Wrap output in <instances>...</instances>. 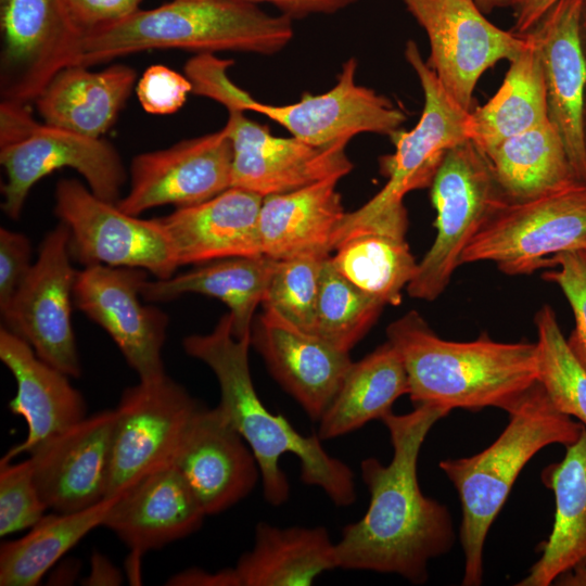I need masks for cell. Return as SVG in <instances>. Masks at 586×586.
<instances>
[{
  "instance_id": "6da1fadb",
  "label": "cell",
  "mask_w": 586,
  "mask_h": 586,
  "mask_svg": "<svg viewBox=\"0 0 586 586\" xmlns=\"http://www.w3.org/2000/svg\"><path fill=\"white\" fill-rule=\"evenodd\" d=\"M450 411L415 406L381 420L393 457L388 464L369 457L360 462L370 501L358 521L342 530L335 543L337 568L397 574L420 585L429 578V562L449 552L456 540L448 508L426 497L418 481V458L428 433Z\"/></svg>"
},
{
  "instance_id": "7a4b0ae2",
  "label": "cell",
  "mask_w": 586,
  "mask_h": 586,
  "mask_svg": "<svg viewBox=\"0 0 586 586\" xmlns=\"http://www.w3.org/2000/svg\"><path fill=\"white\" fill-rule=\"evenodd\" d=\"M251 335L238 339L230 314L224 315L207 334L183 339L186 353L206 364L215 373L220 402L217 408L247 443L260 471L265 499L272 506L284 504L290 485L279 461L282 455L298 458L301 480L320 487L340 507L355 502L354 473L330 456L318 435H303L282 415L268 410L254 387L249 362Z\"/></svg>"
},
{
  "instance_id": "3957f363",
  "label": "cell",
  "mask_w": 586,
  "mask_h": 586,
  "mask_svg": "<svg viewBox=\"0 0 586 586\" xmlns=\"http://www.w3.org/2000/svg\"><path fill=\"white\" fill-rule=\"evenodd\" d=\"M386 334L403 360L415 406L508 412L538 381L536 343L498 342L487 334L444 340L416 310L390 323Z\"/></svg>"
},
{
  "instance_id": "277c9868",
  "label": "cell",
  "mask_w": 586,
  "mask_h": 586,
  "mask_svg": "<svg viewBox=\"0 0 586 586\" xmlns=\"http://www.w3.org/2000/svg\"><path fill=\"white\" fill-rule=\"evenodd\" d=\"M294 37L293 18L243 0H170L84 34L75 65L154 49L271 55Z\"/></svg>"
},
{
  "instance_id": "5b68a950",
  "label": "cell",
  "mask_w": 586,
  "mask_h": 586,
  "mask_svg": "<svg viewBox=\"0 0 586 586\" xmlns=\"http://www.w3.org/2000/svg\"><path fill=\"white\" fill-rule=\"evenodd\" d=\"M508 415L507 426L487 448L470 457L440 461L461 505L459 537L464 553V586L482 584L488 531L525 464L549 445L565 447L574 443L584 429L553 406L538 381Z\"/></svg>"
},
{
  "instance_id": "8992f818",
  "label": "cell",
  "mask_w": 586,
  "mask_h": 586,
  "mask_svg": "<svg viewBox=\"0 0 586 586\" xmlns=\"http://www.w3.org/2000/svg\"><path fill=\"white\" fill-rule=\"evenodd\" d=\"M231 60L198 54L184 67L192 92L227 107L259 113L285 128L292 137L314 146L345 144L364 132L391 136L406 122L405 112L388 98L356 82L357 60L342 65L336 84L328 91L304 93L300 101L272 105L255 100L228 76Z\"/></svg>"
},
{
  "instance_id": "52a82bcc",
  "label": "cell",
  "mask_w": 586,
  "mask_h": 586,
  "mask_svg": "<svg viewBox=\"0 0 586 586\" xmlns=\"http://www.w3.org/2000/svg\"><path fill=\"white\" fill-rule=\"evenodd\" d=\"M405 59L423 92L422 113L413 128L399 129L390 136L394 153L380 158V170L387 181L367 203L345 214L335 237V247L347 237L360 232L406 237L405 195L430 188L445 152L470 139L471 111L461 107L448 94L412 40L406 43Z\"/></svg>"
},
{
  "instance_id": "ba28073f",
  "label": "cell",
  "mask_w": 586,
  "mask_h": 586,
  "mask_svg": "<svg viewBox=\"0 0 586 586\" xmlns=\"http://www.w3.org/2000/svg\"><path fill=\"white\" fill-rule=\"evenodd\" d=\"M0 163L2 211L12 219L22 213L36 182L65 167L77 170L98 198L116 204L127 174L115 148L102 138L37 122L27 105L1 101Z\"/></svg>"
},
{
  "instance_id": "9c48e42d",
  "label": "cell",
  "mask_w": 586,
  "mask_h": 586,
  "mask_svg": "<svg viewBox=\"0 0 586 586\" xmlns=\"http://www.w3.org/2000/svg\"><path fill=\"white\" fill-rule=\"evenodd\" d=\"M430 189L436 235L406 288L411 297L428 302L445 291L469 242L508 201L488 158L470 139L445 152Z\"/></svg>"
},
{
  "instance_id": "30bf717a",
  "label": "cell",
  "mask_w": 586,
  "mask_h": 586,
  "mask_svg": "<svg viewBox=\"0 0 586 586\" xmlns=\"http://www.w3.org/2000/svg\"><path fill=\"white\" fill-rule=\"evenodd\" d=\"M586 250V184L523 201L502 203L461 254L460 266L494 262L510 276L550 267L549 258Z\"/></svg>"
},
{
  "instance_id": "8fae6325",
  "label": "cell",
  "mask_w": 586,
  "mask_h": 586,
  "mask_svg": "<svg viewBox=\"0 0 586 586\" xmlns=\"http://www.w3.org/2000/svg\"><path fill=\"white\" fill-rule=\"evenodd\" d=\"M54 196V213L69 229L71 256L81 265L141 268L156 279L173 277L179 267L158 218L129 215L76 179L59 180Z\"/></svg>"
},
{
  "instance_id": "7c38bea8",
  "label": "cell",
  "mask_w": 586,
  "mask_h": 586,
  "mask_svg": "<svg viewBox=\"0 0 586 586\" xmlns=\"http://www.w3.org/2000/svg\"><path fill=\"white\" fill-rule=\"evenodd\" d=\"M202 408L183 386L166 374L127 387L115 408L106 499L173 466Z\"/></svg>"
},
{
  "instance_id": "4fadbf2b",
  "label": "cell",
  "mask_w": 586,
  "mask_h": 586,
  "mask_svg": "<svg viewBox=\"0 0 586 586\" xmlns=\"http://www.w3.org/2000/svg\"><path fill=\"white\" fill-rule=\"evenodd\" d=\"M402 2L428 37V65L467 111H472L473 93L482 75L499 61L512 60L526 43L525 35L489 22L473 0Z\"/></svg>"
},
{
  "instance_id": "5bb4252c",
  "label": "cell",
  "mask_w": 586,
  "mask_h": 586,
  "mask_svg": "<svg viewBox=\"0 0 586 586\" xmlns=\"http://www.w3.org/2000/svg\"><path fill=\"white\" fill-rule=\"evenodd\" d=\"M68 244L69 229L61 222L42 240L37 260L0 310L2 327L27 342L40 359L77 378L81 368L71 322L77 270Z\"/></svg>"
},
{
  "instance_id": "9a60e30c",
  "label": "cell",
  "mask_w": 586,
  "mask_h": 586,
  "mask_svg": "<svg viewBox=\"0 0 586 586\" xmlns=\"http://www.w3.org/2000/svg\"><path fill=\"white\" fill-rule=\"evenodd\" d=\"M0 29L1 101L21 105L76 64L84 36L66 0H0Z\"/></svg>"
},
{
  "instance_id": "2e32d148",
  "label": "cell",
  "mask_w": 586,
  "mask_h": 586,
  "mask_svg": "<svg viewBox=\"0 0 586 586\" xmlns=\"http://www.w3.org/2000/svg\"><path fill=\"white\" fill-rule=\"evenodd\" d=\"M146 275L133 267L85 266L77 270L73 302L109 333L140 381H154L165 375L162 348L169 318L141 303Z\"/></svg>"
},
{
  "instance_id": "e0dca14e",
  "label": "cell",
  "mask_w": 586,
  "mask_h": 586,
  "mask_svg": "<svg viewBox=\"0 0 586 586\" xmlns=\"http://www.w3.org/2000/svg\"><path fill=\"white\" fill-rule=\"evenodd\" d=\"M232 145L224 128L138 154L130 165V188L117 207L133 216L167 204L207 201L231 187Z\"/></svg>"
},
{
  "instance_id": "ac0fdd59",
  "label": "cell",
  "mask_w": 586,
  "mask_h": 586,
  "mask_svg": "<svg viewBox=\"0 0 586 586\" xmlns=\"http://www.w3.org/2000/svg\"><path fill=\"white\" fill-rule=\"evenodd\" d=\"M224 127L232 145L231 187L263 198L294 191L329 178L344 177L353 164L345 144L318 148L294 137L273 136L268 127L227 107Z\"/></svg>"
},
{
  "instance_id": "d6986e66",
  "label": "cell",
  "mask_w": 586,
  "mask_h": 586,
  "mask_svg": "<svg viewBox=\"0 0 586 586\" xmlns=\"http://www.w3.org/2000/svg\"><path fill=\"white\" fill-rule=\"evenodd\" d=\"M115 420V409L86 416L29 453L35 483L49 509L76 512L106 499Z\"/></svg>"
},
{
  "instance_id": "ffe728a7",
  "label": "cell",
  "mask_w": 586,
  "mask_h": 586,
  "mask_svg": "<svg viewBox=\"0 0 586 586\" xmlns=\"http://www.w3.org/2000/svg\"><path fill=\"white\" fill-rule=\"evenodd\" d=\"M582 0H558L530 31L539 50L548 113L577 179L586 184L583 110L586 60L578 36Z\"/></svg>"
},
{
  "instance_id": "44dd1931",
  "label": "cell",
  "mask_w": 586,
  "mask_h": 586,
  "mask_svg": "<svg viewBox=\"0 0 586 586\" xmlns=\"http://www.w3.org/2000/svg\"><path fill=\"white\" fill-rule=\"evenodd\" d=\"M251 343L281 386L319 421L352 366L348 352L264 309L252 326Z\"/></svg>"
},
{
  "instance_id": "7402d4cb",
  "label": "cell",
  "mask_w": 586,
  "mask_h": 586,
  "mask_svg": "<svg viewBox=\"0 0 586 586\" xmlns=\"http://www.w3.org/2000/svg\"><path fill=\"white\" fill-rule=\"evenodd\" d=\"M173 466L206 515L222 512L245 498L260 476L247 443L217 407L200 410Z\"/></svg>"
},
{
  "instance_id": "603a6c76",
  "label": "cell",
  "mask_w": 586,
  "mask_h": 586,
  "mask_svg": "<svg viewBox=\"0 0 586 586\" xmlns=\"http://www.w3.org/2000/svg\"><path fill=\"white\" fill-rule=\"evenodd\" d=\"M263 196L230 187L202 203L158 218L179 266L262 255L258 217Z\"/></svg>"
},
{
  "instance_id": "cb8c5ba5",
  "label": "cell",
  "mask_w": 586,
  "mask_h": 586,
  "mask_svg": "<svg viewBox=\"0 0 586 586\" xmlns=\"http://www.w3.org/2000/svg\"><path fill=\"white\" fill-rule=\"evenodd\" d=\"M205 515L186 480L170 466L117 496L102 526L141 555L194 533Z\"/></svg>"
},
{
  "instance_id": "d4e9b609",
  "label": "cell",
  "mask_w": 586,
  "mask_h": 586,
  "mask_svg": "<svg viewBox=\"0 0 586 586\" xmlns=\"http://www.w3.org/2000/svg\"><path fill=\"white\" fill-rule=\"evenodd\" d=\"M0 359L16 381L9 409L27 424L25 440L1 458L12 460L30 453L44 440L86 417V402L68 375L40 359L31 346L4 327L0 329Z\"/></svg>"
},
{
  "instance_id": "484cf974",
  "label": "cell",
  "mask_w": 586,
  "mask_h": 586,
  "mask_svg": "<svg viewBox=\"0 0 586 586\" xmlns=\"http://www.w3.org/2000/svg\"><path fill=\"white\" fill-rule=\"evenodd\" d=\"M341 178L265 196L258 217L262 253L273 259L330 256L346 214L337 191Z\"/></svg>"
},
{
  "instance_id": "4316f807",
  "label": "cell",
  "mask_w": 586,
  "mask_h": 586,
  "mask_svg": "<svg viewBox=\"0 0 586 586\" xmlns=\"http://www.w3.org/2000/svg\"><path fill=\"white\" fill-rule=\"evenodd\" d=\"M543 484L555 496V519L539 559L515 585L549 586L566 572L586 566V428L565 446V454L542 471Z\"/></svg>"
},
{
  "instance_id": "83f0119b",
  "label": "cell",
  "mask_w": 586,
  "mask_h": 586,
  "mask_svg": "<svg viewBox=\"0 0 586 586\" xmlns=\"http://www.w3.org/2000/svg\"><path fill=\"white\" fill-rule=\"evenodd\" d=\"M137 73L125 64L93 72L72 65L58 73L35 100L43 122L91 138L115 123L135 86Z\"/></svg>"
},
{
  "instance_id": "f1b7e54d",
  "label": "cell",
  "mask_w": 586,
  "mask_h": 586,
  "mask_svg": "<svg viewBox=\"0 0 586 586\" xmlns=\"http://www.w3.org/2000/svg\"><path fill=\"white\" fill-rule=\"evenodd\" d=\"M277 259L264 254L209 262L168 279L145 280L141 296L149 302H167L196 293L225 303L232 318L235 337L251 335L253 316L263 303Z\"/></svg>"
},
{
  "instance_id": "f546056e",
  "label": "cell",
  "mask_w": 586,
  "mask_h": 586,
  "mask_svg": "<svg viewBox=\"0 0 586 586\" xmlns=\"http://www.w3.org/2000/svg\"><path fill=\"white\" fill-rule=\"evenodd\" d=\"M334 568L335 544L324 527L259 522L253 548L239 558L234 570L240 586H303Z\"/></svg>"
},
{
  "instance_id": "4dcf8cb0",
  "label": "cell",
  "mask_w": 586,
  "mask_h": 586,
  "mask_svg": "<svg viewBox=\"0 0 586 586\" xmlns=\"http://www.w3.org/2000/svg\"><path fill=\"white\" fill-rule=\"evenodd\" d=\"M408 394L407 373L396 348L386 341L353 362L334 398L319 419L320 440L335 438L382 419Z\"/></svg>"
},
{
  "instance_id": "1f68e13d",
  "label": "cell",
  "mask_w": 586,
  "mask_h": 586,
  "mask_svg": "<svg viewBox=\"0 0 586 586\" xmlns=\"http://www.w3.org/2000/svg\"><path fill=\"white\" fill-rule=\"evenodd\" d=\"M525 37L499 89L470 112V139L481 150L550 122L539 50L531 33Z\"/></svg>"
},
{
  "instance_id": "d6a6232c",
  "label": "cell",
  "mask_w": 586,
  "mask_h": 586,
  "mask_svg": "<svg viewBox=\"0 0 586 586\" xmlns=\"http://www.w3.org/2000/svg\"><path fill=\"white\" fill-rule=\"evenodd\" d=\"M482 151L510 202L532 200L579 181L551 122Z\"/></svg>"
},
{
  "instance_id": "836d02e7",
  "label": "cell",
  "mask_w": 586,
  "mask_h": 586,
  "mask_svg": "<svg viewBox=\"0 0 586 586\" xmlns=\"http://www.w3.org/2000/svg\"><path fill=\"white\" fill-rule=\"evenodd\" d=\"M115 498L76 512L44 514L26 535L2 543L0 585H37L90 531L103 525Z\"/></svg>"
},
{
  "instance_id": "e575fe53",
  "label": "cell",
  "mask_w": 586,
  "mask_h": 586,
  "mask_svg": "<svg viewBox=\"0 0 586 586\" xmlns=\"http://www.w3.org/2000/svg\"><path fill=\"white\" fill-rule=\"evenodd\" d=\"M330 255L334 268L351 283L384 305H399L418 262L406 237L360 232L344 239Z\"/></svg>"
},
{
  "instance_id": "d590c367",
  "label": "cell",
  "mask_w": 586,
  "mask_h": 586,
  "mask_svg": "<svg viewBox=\"0 0 586 586\" xmlns=\"http://www.w3.org/2000/svg\"><path fill=\"white\" fill-rule=\"evenodd\" d=\"M385 305L366 294L323 260L317 302L315 334L349 352L369 331Z\"/></svg>"
},
{
  "instance_id": "8d00e7d4",
  "label": "cell",
  "mask_w": 586,
  "mask_h": 586,
  "mask_svg": "<svg viewBox=\"0 0 586 586\" xmlns=\"http://www.w3.org/2000/svg\"><path fill=\"white\" fill-rule=\"evenodd\" d=\"M535 326L538 382L559 411L586 428V369L571 352L551 306L537 310Z\"/></svg>"
},
{
  "instance_id": "74e56055",
  "label": "cell",
  "mask_w": 586,
  "mask_h": 586,
  "mask_svg": "<svg viewBox=\"0 0 586 586\" xmlns=\"http://www.w3.org/2000/svg\"><path fill=\"white\" fill-rule=\"evenodd\" d=\"M326 258L298 256L277 259L262 303L264 309L275 311L296 328L315 334L320 277Z\"/></svg>"
},
{
  "instance_id": "f35d334b",
  "label": "cell",
  "mask_w": 586,
  "mask_h": 586,
  "mask_svg": "<svg viewBox=\"0 0 586 586\" xmlns=\"http://www.w3.org/2000/svg\"><path fill=\"white\" fill-rule=\"evenodd\" d=\"M49 509L35 483L29 458L0 460V536L30 528Z\"/></svg>"
},
{
  "instance_id": "ab89813d",
  "label": "cell",
  "mask_w": 586,
  "mask_h": 586,
  "mask_svg": "<svg viewBox=\"0 0 586 586\" xmlns=\"http://www.w3.org/2000/svg\"><path fill=\"white\" fill-rule=\"evenodd\" d=\"M556 269L543 273V278L557 284L574 316V329L566 343L586 369V250L570 251L549 258Z\"/></svg>"
},
{
  "instance_id": "60d3db41",
  "label": "cell",
  "mask_w": 586,
  "mask_h": 586,
  "mask_svg": "<svg viewBox=\"0 0 586 586\" xmlns=\"http://www.w3.org/2000/svg\"><path fill=\"white\" fill-rule=\"evenodd\" d=\"M192 92V84L187 76L161 64L148 67L136 87L142 109L151 114L177 112Z\"/></svg>"
},
{
  "instance_id": "b9f144b4",
  "label": "cell",
  "mask_w": 586,
  "mask_h": 586,
  "mask_svg": "<svg viewBox=\"0 0 586 586\" xmlns=\"http://www.w3.org/2000/svg\"><path fill=\"white\" fill-rule=\"evenodd\" d=\"M28 238L5 228L0 229V309L15 294L33 264Z\"/></svg>"
},
{
  "instance_id": "7bdbcfd3",
  "label": "cell",
  "mask_w": 586,
  "mask_h": 586,
  "mask_svg": "<svg viewBox=\"0 0 586 586\" xmlns=\"http://www.w3.org/2000/svg\"><path fill=\"white\" fill-rule=\"evenodd\" d=\"M141 0H66L77 26L89 30L118 22L139 10Z\"/></svg>"
},
{
  "instance_id": "ee69618b",
  "label": "cell",
  "mask_w": 586,
  "mask_h": 586,
  "mask_svg": "<svg viewBox=\"0 0 586 586\" xmlns=\"http://www.w3.org/2000/svg\"><path fill=\"white\" fill-rule=\"evenodd\" d=\"M252 3H269L280 13L291 18H301L313 14L335 13L360 0H243Z\"/></svg>"
},
{
  "instance_id": "f6af8a7d",
  "label": "cell",
  "mask_w": 586,
  "mask_h": 586,
  "mask_svg": "<svg viewBox=\"0 0 586 586\" xmlns=\"http://www.w3.org/2000/svg\"><path fill=\"white\" fill-rule=\"evenodd\" d=\"M166 584L175 586H240L234 568L217 572L191 568L176 573Z\"/></svg>"
},
{
  "instance_id": "bcb514c9",
  "label": "cell",
  "mask_w": 586,
  "mask_h": 586,
  "mask_svg": "<svg viewBox=\"0 0 586 586\" xmlns=\"http://www.w3.org/2000/svg\"><path fill=\"white\" fill-rule=\"evenodd\" d=\"M557 1L558 0H514L512 4L514 17L512 31L518 35L530 33Z\"/></svg>"
},
{
  "instance_id": "7dc6e473",
  "label": "cell",
  "mask_w": 586,
  "mask_h": 586,
  "mask_svg": "<svg viewBox=\"0 0 586 586\" xmlns=\"http://www.w3.org/2000/svg\"><path fill=\"white\" fill-rule=\"evenodd\" d=\"M122 577L118 571L103 556H94L92 571L87 578L89 585H116L120 584Z\"/></svg>"
},
{
  "instance_id": "c3c4849f",
  "label": "cell",
  "mask_w": 586,
  "mask_h": 586,
  "mask_svg": "<svg viewBox=\"0 0 586 586\" xmlns=\"http://www.w3.org/2000/svg\"><path fill=\"white\" fill-rule=\"evenodd\" d=\"M555 584L561 586H586V566L576 568L564 573Z\"/></svg>"
},
{
  "instance_id": "681fc988",
  "label": "cell",
  "mask_w": 586,
  "mask_h": 586,
  "mask_svg": "<svg viewBox=\"0 0 586 586\" xmlns=\"http://www.w3.org/2000/svg\"><path fill=\"white\" fill-rule=\"evenodd\" d=\"M473 2L484 14H489L495 10L512 7L514 0H473Z\"/></svg>"
},
{
  "instance_id": "f907efd6",
  "label": "cell",
  "mask_w": 586,
  "mask_h": 586,
  "mask_svg": "<svg viewBox=\"0 0 586 586\" xmlns=\"http://www.w3.org/2000/svg\"><path fill=\"white\" fill-rule=\"evenodd\" d=\"M578 36L581 47L586 60V0H582L579 20H578Z\"/></svg>"
},
{
  "instance_id": "816d5d0a",
  "label": "cell",
  "mask_w": 586,
  "mask_h": 586,
  "mask_svg": "<svg viewBox=\"0 0 586 586\" xmlns=\"http://www.w3.org/2000/svg\"><path fill=\"white\" fill-rule=\"evenodd\" d=\"M583 140L586 151V94H585V102H584V110H583Z\"/></svg>"
}]
</instances>
